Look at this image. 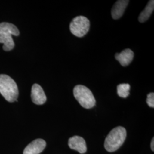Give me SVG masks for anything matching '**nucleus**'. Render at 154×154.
<instances>
[{
    "label": "nucleus",
    "mask_w": 154,
    "mask_h": 154,
    "mask_svg": "<svg viewBox=\"0 0 154 154\" xmlns=\"http://www.w3.org/2000/svg\"><path fill=\"white\" fill-rule=\"evenodd\" d=\"M126 135V130L123 127L112 129L105 139L104 146L106 151L112 152L118 150L125 142Z\"/></svg>",
    "instance_id": "nucleus-1"
},
{
    "label": "nucleus",
    "mask_w": 154,
    "mask_h": 154,
    "mask_svg": "<svg viewBox=\"0 0 154 154\" xmlns=\"http://www.w3.org/2000/svg\"><path fill=\"white\" fill-rule=\"evenodd\" d=\"M20 32L16 26L11 23H0V44H3V49L6 51H11L14 47L12 35L18 36Z\"/></svg>",
    "instance_id": "nucleus-2"
},
{
    "label": "nucleus",
    "mask_w": 154,
    "mask_h": 154,
    "mask_svg": "<svg viewBox=\"0 0 154 154\" xmlns=\"http://www.w3.org/2000/svg\"><path fill=\"white\" fill-rule=\"evenodd\" d=\"M0 93L9 102L17 100L19 91L17 83L6 74H0Z\"/></svg>",
    "instance_id": "nucleus-3"
},
{
    "label": "nucleus",
    "mask_w": 154,
    "mask_h": 154,
    "mask_svg": "<svg viewBox=\"0 0 154 154\" xmlns=\"http://www.w3.org/2000/svg\"><path fill=\"white\" fill-rule=\"evenodd\" d=\"M75 98L81 106L85 109H90L95 106L96 100L91 90L87 87L78 85L73 89Z\"/></svg>",
    "instance_id": "nucleus-4"
},
{
    "label": "nucleus",
    "mask_w": 154,
    "mask_h": 154,
    "mask_svg": "<svg viewBox=\"0 0 154 154\" xmlns=\"http://www.w3.org/2000/svg\"><path fill=\"white\" fill-rule=\"evenodd\" d=\"M71 33L77 37L81 38L88 33L90 21L86 17L79 16L75 17L70 23Z\"/></svg>",
    "instance_id": "nucleus-5"
},
{
    "label": "nucleus",
    "mask_w": 154,
    "mask_h": 154,
    "mask_svg": "<svg viewBox=\"0 0 154 154\" xmlns=\"http://www.w3.org/2000/svg\"><path fill=\"white\" fill-rule=\"evenodd\" d=\"M46 143L44 139H37L29 143L24 149L23 154H39L45 149Z\"/></svg>",
    "instance_id": "nucleus-6"
},
{
    "label": "nucleus",
    "mask_w": 154,
    "mask_h": 154,
    "mask_svg": "<svg viewBox=\"0 0 154 154\" xmlns=\"http://www.w3.org/2000/svg\"><path fill=\"white\" fill-rule=\"evenodd\" d=\"M31 98L33 103L38 105L44 104L47 99L43 88L37 83L34 84L32 88Z\"/></svg>",
    "instance_id": "nucleus-7"
},
{
    "label": "nucleus",
    "mask_w": 154,
    "mask_h": 154,
    "mask_svg": "<svg viewBox=\"0 0 154 154\" xmlns=\"http://www.w3.org/2000/svg\"><path fill=\"white\" fill-rule=\"evenodd\" d=\"M68 145L70 149L77 151L80 154H85L87 151L86 143L81 137L74 136L69 138Z\"/></svg>",
    "instance_id": "nucleus-8"
},
{
    "label": "nucleus",
    "mask_w": 154,
    "mask_h": 154,
    "mask_svg": "<svg viewBox=\"0 0 154 154\" xmlns=\"http://www.w3.org/2000/svg\"><path fill=\"white\" fill-rule=\"evenodd\" d=\"M134 56V54L132 50L130 49H126L119 53H116L115 58L122 66L126 67L131 63L133 60Z\"/></svg>",
    "instance_id": "nucleus-9"
},
{
    "label": "nucleus",
    "mask_w": 154,
    "mask_h": 154,
    "mask_svg": "<svg viewBox=\"0 0 154 154\" xmlns=\"http://www.w3.org/2000/svg\"><path fill=\"white\" fill-rule=\"evenodd\" d=\"M128 2V0H119L116 2L111 9V16L113 19L118 20L123 16Z\"/></svg>",
    "instance_id": "nucleus-10"
},
{
    "label": "nucleus",
    "mask_w": 154,
    "mask_h": 154,
    "mask_svg": "<svg viewBox=\"0 0 154 154\" xmlns=\"http://www.w3.org/2000/svg\"><path fill=\"white\" fill-rule=\"evenodd\" d=\"M154 9V1H149L147 5L146 6L145 9L140 13L139 16L138 17V20L140 23L146 22L149 20V18L152 14Z\"/></svg>",
    "instance_id": "nucleus-11"
},
{
    "label": "nucleus",
    "mask_w": 154,
    "mask_h": 154,
    "mask_svg": "<svg viewBox=\"0 0 154 154\" xmlns=\"http://www.w3.org/2000/svg\"><path fill=\"white\" fill-rule=\"evenodd\" d=\"M130 85L128 83H121L117 86L118 95L123 98H126L130 95Z\"/></svg>",
    "instance_id": "nucleus-12"
},
{
    "label": "nucleus",
    "mask_w": 154,
    "mask_h": 154,
    "mask_svg": "<svg viewBox=\"0 0 154 154\" xmlns=\"http://www.w3.org/2000/svg\"><path fill=\"white\" fill-rule=\"evenodd\" d=\"M146 102L147 105L151 108L154 107V93H150L147 95V97L146 99Z\"/></svg>",
    "instance_id": "nucleus-13"
},
{
    "label": "nucleus",
    "mask_w": 154,
    "mask_h": 154,
    "mask_svg": "<svg viewBox=\"0 0 154 154\" xmlns=\"http://www.w3.org/2000/svg\"><path fill=\"white\" fill-rule=\"evenodd\" d=\"M151 149H152V151H154V138H152L151 142Z\"/></svg>",
    "instance_id": "nucleus-14"
}]
</instances>
